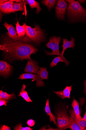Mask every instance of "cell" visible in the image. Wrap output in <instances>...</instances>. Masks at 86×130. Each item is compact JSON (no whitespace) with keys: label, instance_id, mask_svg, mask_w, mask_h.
Wrapping results in <instances>:
<instances>
[{"label":"cell","instance_id":"obj_12","mask_svg":"<svg viewBox=\"0 0 86 130\" xmlns=\"http://www.w3.org/2000/svg\"><path fill=\"white\" fill-rule=\"evenodd\" d=\"M71 41H68L67 39H63V44L62 46L63 50L60 54V56L65 59H66L64 56L65 51L68 48H74L75 46V39L72 36Z\"/></svg>","mask_w":86,"mask_h":130},{"label":"cell","instance_id":"obj_17","mask_svg":"<svg viewBox=\"0 0 86 130\" xmlns=\"http://www.w3.org/2000/svg\"><path fill=\"white\" fill-rule=\"evenodd\" d=\"M27 2V1H22L20 2L15 3L12 7L11 13L18 11H24L25 5L28 3Z\"/></svg>","mask_w":86,"mask_h":130},{"label":"cell","instance_id":"obj_1","mask_svg":"<svg viewBox=\"0 0 86 130\" xmlns=\"http://www.w3.org/2000/svg\"><path fill=\"white\" fill-rule=\"evenodd\" d=\"M2 37L3 41L0 46L1 50L12 59L22 61L25 59L32 61L31 55L36 53L38 50L32 45L21 40L14 41L6 35Z\"/></svg>","mask_w":86,"mask_h":130},{"label":"cell","instance_id":"obj_14","mask_svg":"<svg viewBox=\"0 0 86 130\" xmlns=\"http://www.w3.org/2000/svg\"><path fill=\"white\" fill-rule=\"evenodd\" d=\"M26 26L25 23H24L23 25L20 26L19 21L16 24V29L19 39L22 40L26 34Z\"/></svg>","mask_w":86,"mask_h":130},{"label":"cell","instance_id":"obj_9","mask_svg":"<svg viewBox=\"0 0 86 130\" xmlns=\"http://www.w3.org/2000/svg\"><path fill=\"white\" fill-rule=\"evenodd\" d=\"M27 61L28 63L24 69V72L37 74L40 68L38 63L33 60L32 61L28 60Z\"/></svg>","mask_w":86,"mask_h":130},{"label":"cell","instance_id":"obj_6","mask_svg":"<svg viewBox=\"0 0 86 130\" xmlns=\"http://www.w3.org/2000/svg\"><path fill=\"white\" fill-rule=\"evenodd\" d=\"M68 6L67 2L64 0H59L58 1L55 7V11L57 17L59 19L65 20V15Z\"/></svg>","mask_w":86,"mask_h":130},{"label":"cell","instance_id":"obj_34","mask_svg":"<svg viewBox=\"0 0 86 130\" xmlns=\"http://www.w3.org/2000/svg\"><path fill=\"white\" fill-rule=\"evenodd\" d=\"M85 112L83 117L82 118V119L86 121V109H85Z\"/></svg>","mask_w":86,"mask_h":130},{"label":"cell","instance_id":"obj_16","mask_svg":"<svg viewBox=\"0 0 86 130\" xmlns=\"http://www.w3.org/2000/svg\"><path fill=\"white\" fill-rule=\"evenodd\" d=\"M45 110V112L47 113V116L48 115L50 117V122H51L53 121L54 124L57 127V123L56 121V117L51 112L49 105V100L48 99H46Z\"/></svg>","mask_w":86,"mask_h":130},{"label":"cell","instance_id":"obj_26","mask_svg":"<svg viewBox=\"0 0 86 130\" xmlns=\"http://www.w3.org/2000/svg\"><path fill=\"white\" fill-rule=\"evenodd\" d=\"M22 124L21 123L18 124L15 126L14 128L15 130H33V129L31 128L30 127H23L22 126Z\"/></svg>","mask_w":86,"mask_h":130},{"label":"cell","instance_id":"obj_35","mask_svg":"<svg viewBox=\"0 0 86 130\" xmlns=\"http://www.w3.org/2000/svg\"><path fill=\"white\" fill-rule=\"evenodd\" d=\"M83 130H86V127L85 128H84Z\"/></svg>","mask_w":86,"mask_h":130},{"label":"cell","instance_id":"obj_27","mask_svg":"<svg viewBox=\"0 0 86 130\" xmlns=\"http://www.w3.org/2000/svg\"><path fill=\"white\" fill-rule=\"evenodd\" d=\"M27 123L28 126L33 127L35 124V121L33 120L30 119L27 121Z\"/></svg>","mask_w":86,"mask_h":130},{"label":"cell","instance_id":"obj_31","mask_svg":"<svg viewBox=\"0 0 86 130\" xmlns=\"http://www.w3.org/2000/svg\"><path fill=\"white\" fill-rule=\"evenodd\" d=\"M66 1L69 3V4L72 3L75 1H74V0H67Z\"/></svg>","mask_w":86,"mask_h":130},{"label":"cell","instance_id":"obj_33","mask_svg":"<svg viewBox=\"0 0 86 130\" xmlns=\"http://www.w3.org/2000/svg\"><path fill=\"white\" fill-rule=\"evenodd\" d=\"M84 92L86 94V80L84 82Z\"/></svg>","mask_w":86,"mask_h":130},{"label":"cell","instance_id":"obj_23","mask_svg":"<svg viewBox=\"0 0 86 130\" xmlns=\"http://www.w3.org/2000/svg\"><path fill=\"white\" fill-rule=\"evenodd\" d=\"M47 68L40 67V70L38 71L37 74L38 75L41 79L47 80L48 78V72L47 71Z\"/></svg>","mask_w":86,"mask_h":130},{"label":"cell","instance_id":"obj_25","mask_svg":"<svg viewBox=\"0 0 86 130\" xmlns=\"http://www.w3.org/2000/svg\"><path fill=\"white\" fill-rule=\"evenodd\" d=\"M76 120L78 124L83 130L86 127V120H83L82 118L80 119H76Z\"/></svg>","mask_w":86,"mask_h":130},{"label":"cell","instance_id":"obj_28","mask_svg":"<svg viewBox=\"0 0 86 130\" xmlns=\"http://www.w3.org/2000/svg\"><path fill=\"white\" fill-rule=\"evenodd\" d=\"M8 101H7L3 99H0V106H1L3 105H5L6 106L7 105V103Z\"/></svg>","mask_w":86,"mask_h":130},{"label":"cell","instance_id":"obj_2","mask_svg":"<svg viewBox=\"0 0 86 130\" xmlns=\"http://www.w3.org/2000/svg\"><path fill=\"white\" fill-rule=\"evenodd\" d=\"M45 37L44 31L38 25H36L34 28L26 26V35L21 40L27 43L31 42L39 44L45 41Z\"/></svg>","mask_w":86,"mask_h":130},{"label":"cell","instance_id":"obj_7","mask_svg":"<svg viewBox=\"0 0 86 130\" xmlns=\"http://www.w3.org/2000/svg\"><path fill=\"white\" fill-rule=\"evenodd\" d=\"M18 79L21 80L32 79L36 81V87H41L45 86L44 83L38 74L27 73L23 74L20 75Z\"/></svg>","mask_w":86,"mask_h":130},{"label":"cell","instance_id":"obj_4","mask_svg":"<svg viewBox=\"0 0 86 130\" xmlns=\"http://www.w3.org/2000/svg\"><path fill=\"white\" fill-rule=\"evenodd\" d=\"M58 130H64L67 128L69 125L70 117L64 110H59L56 112Z\"/></svg>","mask_w":86,"mask_h":130},{"label":"cell","instance_id":"obj_20","mask_svg":"<svg viewBox=\"0 0 86 130\" xmlns=\"http://www.w3.org/2000/svg\"><path fill=\"white\" fill-rule=\"evenodd\" d=\"M26 87V86L24 84H23L18 96H21L27 102L32 103V101L29 97L27 92L25 90Z\"/></svg>","mask_w":86,"mask_h":130},{"label":"cell","instance_id":"obj_24","mask_svg":"<svg viewBox=\"0 0 86 130\" xmlns=\"http://www.w3.org/2000/svg\"><path fill=\"white\" fill-rule=\"evenodd\" d=\"M57 1H58L55 0H45L42 1V2L47 7L48 11H50L54 8Z\"/></svg>","mask_w":86,"mask_h":130},{"label":"cell","instance_id":"obj_22","mask_svg":"<svg viewBox=\"0 0 86 130\" xmlns=\"http://www.w3.org/2000/svg\"><path fill=\"white\" fill-rule=\"evenodd\" d=\"M29 4L32 9L34 8H36L35 13L39 14L40 11L42 10V9L40 6L39 3L34 0H27L26 1Z\"/></svg>","mask_w":86,"mask_h":130},{"label":"cell","instance_id":"obj_13","mask_svg":"<svg viewBox=\"0 0 86 130\" xmlns=\"http://www.w3.org/2000/svg\"><path fill=\"white\" fill-rule=\"evenodd\" d=\"M72 85L70 86H67L63 91L53 92L57 96L62 99L65 100L66 98L71 99L70 94L72 90Z\"/></svg>","mask_w":86,"mask_h":130},{"label":"cell","instance_id":"obj_18","mask_svg":"<svg viewBox=\"0 0 86 130\" xmlns=\"http://www.w3.org/2000/svg\"><path fill=\"white\" fill-rule=\"evenodd\" d=\"M60 62H64L67 67L69 64L70 61L65 59L60 56L56 57L52 61L50 66H51V68L55 66H56L57 64Z\"/></svg>","mask_w":86,"mask_h":130},{"label":"cell","instance_id":"obj_21","mask_svg":"<svg viewBox=\"0 0 86 130\" xmlns=\"http://www.w3.org/2000/svg\"><path fill=\"white\" fill-rule=\"evenodd\" d=\"M16 98L14 92L10 94L3 91L2 90L0 91V99H3L9 101Z\"/></svg>","mask_w":86,"mask_h":130},{"label":"cell","instance_id":"obj_8","mask_svg":"<svg viewBox=\"0 0 86 130\" xmlns=\"http://www.w3.org/2000/svg\"><path fill=\"white\" fill-rule=\"evenodd\" d=\"M13 67L6 62L3 60L0 61V75L6 77L11 73Z\"/></svg>","mask_w":86,"mask_h":130},{"label":"cell","instance_id":"obj_15","mask_svg":"<svg viewBox=\"0 0 86 130\" xmlns=\"http://www.w3.org/2000/svg\"><path fill=\"white\" fill-rule=\"evenodd\" d=\"M14 3L13 0H10L4 4H1L0 9L1 11L5 14L11 13Z\"/></svg>","mask_w":86,"mask_h":130},{"label":"cell","instance_id":"obj_10","mask_svg":"<svg viewBox=\"0 0 86 130\" xmlns=\"http://www.w3.org/2000/svg\"><path fill=\"white\" fill-rule=\"evenodd\" d=\"M4 25L8 31L7 34L10 38L15 41L21 40L19 39L15 28L13 25L8 24L7 22H5Z\"/></svg>","mask_w":86,"mask_h":130},{"label":"cell","instance_id":"obj_30","mask_svg":"<svg viewBox=\"0 0 86 130\" xmlns=\"http://www.w3.org/2000/svg\"><path fill=\"white\" fill-rule=\"evenodd\" d=\"M8 1L7 0H4V1H3V0H1L0 1V3H1V4H4L7 2Z\"/></svg>","mask_w":86,"mask_h":130},{"label":"cell","instance_id":"obj_5","mask_svg":"<svg viewBox=\"0 0 86 130\" xmlns=\"http://www.w3.org/2000/svg\"><path fill=\"white\" fill-rule=\"evenodd\" d=\"M61 38L60 37H56L55 36L50 38L49 42L46 44V46L48 48L52 50L53 52L50 53L44 50L47 55L60 56L61 53L59 51V44Z\"/></svg>","mask_w":86,"mask_h":130},{"label":"cell","instance_id":"obj_29","mask_svg":"<svg viewBox=\"0 0 86 130\" xmlns=\"http://www.w3.org/2000/svg\"><path fill=\"white\" fill-rule=\"evenodd\" d=\"M0 130H11L10 127H9L8 125H1Z\"/></svg>","mask_w":86,"mask_h":130},{"label":"cell","instance_id":"obj_3","mask_svg":"<svg viewBox=\"0 0 86 130\" xmlns=\"http://www.w3.org/2000/svg\"><path fill=\"white\" fill-rule=\"evenodd\" d=\"M67 15L72 22L83 21L86 20V10L77 1L69 4Z\"/></svg>","mask_w":86,"mask_h":130},{"label":"cell","instance_id":"obj_32","mask_svg":"<svg viewBox=\"0 0 86 130\" xmlns=\"http://www.w3.org/2000/svg\"><path fill=\"white\" fill-rule=\"evenodd\" d=\"M79 3L82 4L86 2V1L85 0H80V1H77Z\"/></svg>","mask_w":86,"mask_h":130},{"label":"cell","instance_id":"obj_11","mask_svg":"<svg viewBox=\"0 0 86 130\" xmlns=\"http://www.w3.org/2000/svg\"><path fill=\"white\" fill-rule=\"evenodd\" d=\"M70 116V122L68 128L72 130H82L77 123L75 113L73 110L71 109L69 112Z\"/></svg>","mask_w":86,"mask_h":130},{"label":"cell","instance_id":"obj_19","mask_svg":"<svg viewBox=\"0 0 86 130\" xmlns=\"http://www.w3.org/2000/svg\"><path fill=\"white\" fill-rule=\"evenodd\" d=\"M71 105L75 112L76 119H80L81 118L80 114L79 104L78 102L76 100L73 99Z\"/></svg>","mask_w":86,"mask_h":130}]
</instances>
